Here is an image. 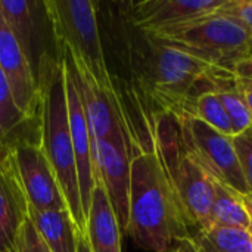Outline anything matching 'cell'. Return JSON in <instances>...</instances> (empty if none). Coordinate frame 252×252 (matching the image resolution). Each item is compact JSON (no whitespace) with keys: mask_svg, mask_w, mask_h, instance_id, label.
<instances>
[{"mask_svg":"<svg viewBox=\"0 0 252 252\" xmlns=\"http://www.w3.org/2000/svg\"><path fill=\"white\" fill-rule=\"evenodd\" d=\"M86 235L92 252H121V230L117 216L99 177L94 180Z\"/></svg>","mask_w":252,"mask_h":252,"instance_id":"9a60e30c","label":"cell"},{"mask_svg":"<svg viewBox=\"0 0 252 252\" xmlns=\"http://www.w3.org/2000/svg\"><path fill=\"white\" fill-rule=\"evenodd\" d=\"M0 66L7 78L18 109L28 118H37V75L0 12Z\"/></svg>","mask_w":252,"mask_h":252,"instance_id":"4fadbf2b","label":"cell"},{"mask_svg":"<svg viewBox=\"0 0 252 252\" xmlns=\"http://www.w3.org/2000/svg\"><path fill=\"white\" fill-rule=\"evenodd\" d=\"M10 143L30 207L35 210H68L40 136L15 139Z\"/></svg>","mask_w":252,"mask_h":252,"instance_id":"30bf717a","label":"cell"},{"mask_svg":"<svg viewBox=\"0 0 252 252\" xmlns=\"http://www.w3.org/2000/svg\"><path fill=\"white\" fill-rule=\"evenodd\" d=\"M232 74L252 115V53L235 63Z\"/></svg>","mask_w":252,"mask_h":252,"instance_id":"cb8c5ba5","label":"cell"},{"mask_svg":"<svg viewBox=\"0 0 252 252\" xmlns=\"http://www.w3.org/2000/svg\"><path fill=\"white\" fill-rule=\"evenodd\" d=\"M121 4L136 28L158 37L214 15L224 0H142Z\"/></svg>","mask_w":252,"mask_h":252,"instance_id":"9c48e42d","label":"cell"},{"mask_svg":"<svg viewBox=\"0 0 252 252\" xmlns=\"http://www.w3.org/2000/svg\"><path fill=\"white\" fill-rule=\"evenodd\" d=\"M239 167L250 193H252V127L244 133L232 136Z\"/></svg>","mask_w":252,"mask_h":252,"instance_id":"603a6c76","label":"cell"},{"mask_svg":"<svg viewBox=\"0 0 252 252\" xmlns=\"http://www.w3.org/2000/svg\"><path fill=\"white\" fill-rule=\"evenodd\" d=\"M154 38L205 65L230 71L238 61L252 53L251 34L220 12Z\"/></svg>","mask_w":252,"mask_h":252,"instance_id":"8992f818","label":"cell"},{"mask_svg":"<svg viewBox=\"0 0 252 252\" xmlns=\"http://www.w3.org/2000/svg\"><path fill=\"white\" fill-rule=\"evenodd\" d=\"M155 152L190 232L207 227L214 180L189 151L176 115H162L155 127Z\"/></svg>","mask_w":252,"mask_h":252,"instance_id":"277c9868","label":"cell"},{"mask_svg":"<svg viewBox=\"0 0 252 252\" xmlns=\"http://www.w3.org/2000/svg\"><path fill=\"white\" fill-rule=\"evenodd\" d=\"M72 62L75 68V77L78 83L80 96L83 100V106L86 111L87 123H89L93 139L124 140L128 146L124 128L121 126V121L115 108L114 97L97 84V81L92 77L89 69L80 61L72 58Z\"/></svg>","mask_w":252,"mask_h":252,"instance_id":"5bb4252c","label":"cell"},{"mask_svg":"<svg viewBox=\"0 0 252 252\" xmlns=\"http://www.w3.org/2000/svg\"><path fill=\"white\" fill-rule=\"evenodd\" d=\"M242 199H244V202H245V205H247V208H248V213H250V216H251V226H250V229H248V232H250V235H251L252 238V207L250 205V202L242 196Z\"/></svg>","mask_w":252,"mask_h":252,"instance_id":"f1b7e54d","label":"cell"},{"mask_svg":"<svg viewBox=\"0 0 252 252\" xmlns=\"http://www.w3.org/2000/svg\"><path fill=\"white\" fill-rule=\"evenodd\" d=\"M171 252H252V241L250 244H247L245 247L242 248H238V250H233V251H217V250H213L210 247H207L205 244H202L201 241H198L192 233L183 239H180Z\"/></svg>","mask_w":252,"mask_h":252,"instance_id":"4316f807","label":"cell"},{"mask_svg":"<svg viewBox=\"0 0 252 252\" xmlns=\"http://www.w3.org/2000/svg\"><path fill=\"white\" fill-rule=\"evenodd\" d=\"M43 6L55 47H66L71 56L80 61L97 84L114 97L96 3L90 0H46Z\"/></svg>","mask_w":252,"mask_h":252,"instance_id":"5b68a950","label":"cell"},{"mask_svg":"<svg viewBox=\"0 0 252 252\" xmlns=\"http://www.w3.org/2000/svg\"><path fill=\"white\" fill-rule=\"evenodd\" d=\"M192 235L207 247L217 251H233L245 247L252 241L248 230L217 226H208L205 229L192 232Z\"/></svg>","mask_w":252,"mask_h":252,"instance_id":"7402d4cb","label":"cell"},{"mask_svg":"<svg viewBox=\"0 0 252 252\" xmlns=\"http://www.w3.org/2000/svg\"><path fill=\"white\" fill-rule=\"evenodd\" d=\"M109 15V71L115 108L131 155L154 151L155 127L162 115L190 114L193 99L213 89L205 65L136 28L123 4Z\"/></svg>","mask_w":252,"mask_h":252,"instance_id":"6da1fadb","label":"cell"},{"mask_svg":"<svg viewBox=\"0 0 252 252\" xmlns=\"http://www.w3.org/2000/svg\"><path fill=\"white\" fill-rule=\"evenodd\" d=\"M210 81L214 93L220 99L230 124L233 127V133L239 134L252 127V115L236 86L235 77L230 69L216 68L210 74ZM233 134V136H235Z\"/></svg>","mask_w":252,"mask_h":252,"instance_id":"ac0fdd59","label":"cell"},{"mask_svg":"<svg viewBox=\"0 0 252 252\" xmlns=\"http://www.w3.org/2000/svg\"><path fill=\"white\" fill-rule=\"evenodd\" d=\"M15 252H52L41 239V236L38 235L30 217H27L24 226L21 227Z\"/></svg>","mask_w":252,"mask_h":252,"instance_id":"d4e9b609","label":"cell"},{"mask_svg":"<svg viewBox=\"0 0 252 252\" xmlns=\"http://www.w3.org/2000/svg\"><path fill=\"white\" fill-rule=\"evenodd\" d=\"M56 58L62 61L65 71V86H66V102H68V121L71 130V139L77 162L78 186H80V199L84 217H87L90 208L92 192L94 188V180L97 176L94 164V148L96 139H93L83 100L78 90V83L75 77V68L72 58L66 47L56 49ZM87 227V226H86Z\"/></svg>","mask_w":252,"mask_h":252,"instance_id":"ba28073f","label":"cell"},{"mask_svg":"<svg viewBox=\"0 0 252 252\" xmlns=\"http://www.w3.org/2000/svg\"><path fill=\"white\" fill-rule=\"evenodd\" d=\"M131 152L124 140H96L94 164L118 220L121 235H127L130 204Z\"/></svg>","mask_w":252,"mask_h":252,"instance_id":"8fae6325","label":"cell"},{"mask_svg":"<svg viewBox=\"0 0 252 252\" xmlns=\"http://www.w3.org/2000/svg\"><path fill=\"white\" fill-rule=\"evenodd\" d=\"M244 198H245V199H247V201L250 202V205L252 207V193H248V195H245Z\"/></svg>","mask_w":252,"mask_h":252,"instance_id":"f546056e","label":"cell"},{"mask_svg":"<svg viewBox=\"0 0 252 252\" xmlns=\"http://www.w3.org/2000/svg\"><path fill=\"white\" fill-rule=\"evenodd\" d=\"M208 226L248 230L251 216L242 196L229 186L214 180V199L210 211ZM205 229V227H204Z\"/></svg>","mask_w":252,"mask_h":252,"instance_id":"d6986e66","label":"cell"},{"mask_svg":"<svg viewBox=\"0 0 252 252\" xmlns=\"http://www.w3.org/2000/svg\"><path fill=\"white\" fill-rule=\"evenodd\" d=\"M34 7L35 3L27 0H0V12L37 75L41 53L38 52L40 37Z\"/></svg>","mask_w":252,"mask_h":252,"instance_id":"2e32d148","label":"cell"},{"mask_svg":"<svg viewBox=\"0 0 252 252\" xmlns=\"http://www.w3.org/2000/svg\"><path fill=\"white\" fill-rule=\"evenodd\" d=\"M28 217L50 251L77 252V235L80 232L69 210H35L30 207Z\"/></svg>","mask_w":252,"mask_h":252,"instance_id":"e0dca14e","label":"cell"},{"mask_svg":"<svg viewBox=\"0 0 252 252\" xmlns=\"http://www.w3.org/2000/svg\"><path fill=\"white\" fill-rule=\"evenodd\" d=\"M190 233L155 148L134 154L130 161L127 235L145 251L171 252Z\"/></svg>","mask_w":252,"mask_h":252,"instance_id":"7a4b0ae2","label":"cell"},{"mask_svg":"<svg viewBox=\"0 0 252 252\" xmlns=\"http://www.w3.org/2000/svg\"><path fill=\"white\" fill-rule=\"evenodd\" d=\"M30 121L18 109L7 78L0 66V146L10 143L13 134Z\"/></svg>","mask_w":252,"mask_h":252,"instance_id":"44dd1931","label":"cell"},{"mask_svg":"<svg viewBox=\"0 0 252 252\" xmlns=\"http://www.w3.org/2000/svg\"><path fill=\"white\" fill-rule=\"evenodd\" d=\"M219 12L238 21L252 35V0H224Z\"/></svg>","mask_w":252,"mask_h":252,"instance_id":"484cf974","label":"cell"},{"mask_svg":"<svg viewBox=\"0 0 252 252\" xmlns=\"http://www.w3.org/2000/svg\"><path fill=\"white\" fill-rule=\"evenodd\" d=\"M185 143L201 162L210 177L220 182L241 196L250 193L230 136L219 133L195 117H177Z\"/></svg>","mask_w":252,"mask_h":252,"instance_id":"52a82bcc","label":"cell"},{"mask_svg":"<svg viewBox=\"0 0 252 252\" xmlns=\"http://www.w3.org/2000/svg\"><path fill=\"white\" fill-rule=\"evenodd\" d=\"M77 252H92V248L87 241V235L83 233L77 235Z\"/></svg>","mask_w":252,"mask_h":252,"instance_id":"83f0119b","label":"cell"},{"mask_svg":"<svg viewBox=\"0 0 252 252\" xmlns=\"http://www.w3.org/2000/svg\"><path fill=\"white\" fill-rule=\"evenodd\" d=\"M38 84V136L66 207L80 233L86 235V217L81 208L75 154L68 121L65 71L62 61L49 53L41 55L37 66Z\"/></svg>","mask_w":252,"mask_h":252,"instance_id":"3957f363","label":"cell"},{"mask_svg":"<svg viewBox=\"0 0 252 252\" xmlns=\"http://www.w3.org/2000/svg\"><path fill=\"white\" fill-rule=\"evenodd\" d=\"M28 208L12 143L3 145L0 146V252H15Z\"/></svg>","mask_w":252,"mask_h":252,"instance_id":"7c38bea8","label":"cell"},{"mask_svg":"<svg viewBox=\"0 0 252 252\" xmlns=\"http://www.w3.org/2000/svg\"><path fill=\"white\" fill-rule=\"evenodd\" d=\"M189 117H195L196 120L205 123L211 128H214L219 133H223L226 136L232 137L235 134L230 120L213 89L201 92L193 99Z\"/></svg>","mask_w":252,"mask_h":252,"instance_id":"ffe728a7","label":"cell"}]
</instances>
